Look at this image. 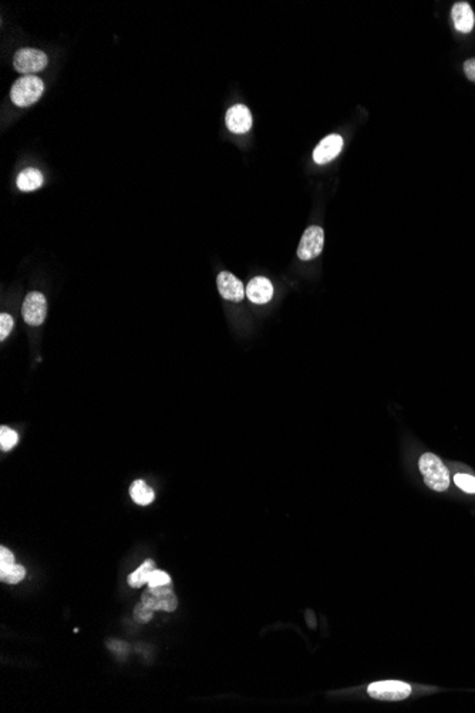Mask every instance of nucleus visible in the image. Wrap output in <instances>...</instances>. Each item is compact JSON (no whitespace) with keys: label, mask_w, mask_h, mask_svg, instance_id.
I'll use <instances>...</instances> for the list:
<instances>
[{"label":"nucleus","mask_w":475,"mask_h":713,"mask_svg":"<svg viewBox=\"0 0 475 713\" xmlns=\"http://www.w3.org/2000/svg\"><path fill=\"white\" fill-rule=\"evenodd\" d=\"M454 483L465 493L475 494V477L469 474H457L454 477Z\"/></svg>","instance_id":"a211bd4d"},{"label":"nucleus","mask_w":475,"mask_h":713,"mask_svg":"<svg viewBox=\"0 0 475 713\" xmlns=\"http://www.w3.org/2000/svg\"><path fill=\"white\" fill-rule=\"evenodd\" d=\"M167 584H171V577L165 571H161V569H154L147 585L149 587H161V585H167Z\"/></svg>","instance_id":"aec40b11"},{"label":"nucleus","mask_w":475,"mask_h":713,"mask_svg":"<svg viewBox=\"0 0 475 713\" xmlns=\"http://www.w3.org/2000/svg\"><path fill=\"white\" fill-rule=\"evenodd\" d=\"M247 297L254 304H268L273 298V287L268 278L258 276L251 279L247 288Z\"/></svg>","instance_id":"9b49d317"},{"label":"nucleus","mask_w":475,"mask_h":713,"mask_svg":"<svg viewBox=\"0 0 475 713\" xmlns=\"http://www.w3.org/2000/svg\"><path fill=\"white\" fill-rule=\"evenodd\" d=\"M153 571H154V562L151 559H147L138 569H135L134 573H131L128 576V585L132 588H139L142 585H147Z\"/></svg>","instance_id":"2eb2a0df"},{"label":"nucleus","mask_w":475,"mask_h":713,"mask_svg":"<svg viewBox=\"0 0 475 713\" xmlns=\"http://www.w3.org/2000/svg\"><path fill=\"white\" fill-rule=\"evenodd\" d=\"M18 442L19 435L13 429H9L8 426L0 427V447H2L4 451L12 450L18 444Z\"/></svg>","instance_id":"dca6fc26"},{"label":"nucleus","mask_w":475,"mask_h":713,"mask_svg":"<svg viewBox=\"0 0 475 713\" xmlns=\"http://www.w3.org/2000/svg\"><path fill=\"white\" fill-rule=\"evenodd\" d=\"M153 615H154V611H151L144 602H139L135 608H134V618L141 623V624H146V623H150L153 620Z\"/></svg>","instance_id":"6ab92c4d"},{"label":"nucleus","mask_w":475,"mask_h":713,"mask_svg":"<svg viewBox=\"0 0 475 713\" xmlns=\"http://www.w3.org/2000/svg\"><path fill=\"white\" fill-rule=\"evenodd\" d=\"M130 496L139 505H149L156 498L154 490L146 482H142V480H137V482H134L131 484Z\"/></svg>","instance_id":"4468645a"},{"label":"nucleus","mask_w":475,"mask_h":713,"mask_svg":"<svg viewBox=\"0 0 475 713\" xmlns=\"http://www.w3.org/2000/svg\"><path fill=\"white\" fill-rule=\"evenodd\" d=\"M44 91V83L33 74L18 79L11 90V99L19 107H27L36 103Z\"/></svg>","instance_id":"f03ea898"},{"label":"nucleus","mask_w":475,"mask_h":713,"mask_svg":"<svg viewBox=\"0 0 475 713\" xmlns=\"http://www.w3.org/2000/svg\"><path fill=\"white\" fill-rule=\"evenodd\" d=\"M226 125L235 134L248 133L252 127V114L247 106L236 104L226 113Z\"/></svg>","instance_id":"9d476101"},{"label":"nucleus","mask_w":475,"mask_h":713,"mask_svg":"<svg viewBox=\"0 0 475 713\" xmlns=\"http://www.w3.org/2000/svg\"><path fill=\"white\" fill-rule=\"evenodd\" d=\"M49 59H47L46 53L37 49H20L16 52L13 57V66L19 73H37L46 69Z\"/></svg>","instance_id":"423d86ee"},{"label":"nucleus","mask_w":475,"mask_h":713,"mask_svg":"<svg viewBox=\"0 0 475 713\" xmlns=\"http://www.w3.org/2000/svg\"><path fill=\"white\" fill-rule=\"evenodd\" d=\"M343 149V138L339 134H330L324 137L313 150V160L316 164H327L333 161Z\"/></svg>","instance_id":"1a4fd4ad"},{"label":"nucleus","mask_w":475,"mask_h":713,"mask_svg":"<svg viewBox=\"0 0 475 713\" xmlns=\"http://www.w3.org/2000/svg\"><path fill=\"white\" fill-rule=\"evenodd\" d=\"M451 18L458 32L469 33L475 23V16L467 2H457L451 9Z\"/></svg>","instance_id":"f8f14e48"},{"label":"nucleus","mask_w":475,"mask_h":713,"mask_svg":"<svg viewBox=\"0 0 475 713\" xmlns=\"http://www.w3.org/2000/svg\"><path fill=\"white\" fill-rule=\"evenodd\" d=\"M216 283H218V291H219L221 297L226 301L241 302L247 295V290L244 287V283L235 275H232L230 272H225V271L221 272L216 278Z\"/></svg>","instance_id":"6e6552de"},{"label":"nucleus","mask_w":475,"mask_h":713,"mask_svg":"<svg viewBox=\"0 0 475 713\" xmlns=\"http://www.w3.org/2000/svg\"><path fill=\"white\" fill-rule=\"evenodd\" d=\"M25 577H26V569L22 565H19V564H13L11 568L6 569L5 573L0 574V580L6 581L9 584H18Z\"/></svg>","instance_id":"f3484780"},{"label":"nucleus","mask_w":475,"mask_h":713,"mask_svg":"<svg viewBox=\"0 0 475 713\" xmlns=\"http://www.w3.org/2000/svg\"><path fill=\"white\" fill-rule=\"evenodd\" d=\"M141 602H144L154 612L156 611L172 612L178 606V599L171 584L161 587H149L146 592L142 594Z\"/></svg>","instance_id":"7ed1b4c3"},{"label":"nucleus","mask_w":475,"mask_h":713,"mask_svg":"<svg viewBox=\"0 0 475 713\" xmlns=\"http://www.w3.org/2000/svg\"><path fill=\"white\" fill-rule=\"evenodd\" d=\"M43 184V174L37 168H26L18 177V186L20 191L30 193L40 188Z\"/></svg>","instance_id":"ddd939ff"},{"label":"nucleus","mask_w":475,"mask_h":713,"mask_svg":"<svg viewBox=\"0 0 475 713\" xmlns=\"http://www.w3.org/2000/svg\"><path fill=\"white\" fill-rule=\"evenodd\" d=\"M367 692L377 700H403L410 696L411 686L400 681H383L371 684Z\"/></svg>","instance_id":"20e7f679"},{"label":"nucleus","mask_w":475,"mask_h":713,"mask_svg":"<svg viewBox=\"0 0 475 713\" xmlns=\"http://www.w3.org/2000/svg\"><path fill=\"white\" fill-rule=\"evenodd\" d=\"M424 483L434 491H446L450 486V473L440 457L433 453H424L418 461Z\"/></svg>","instance_id":"f257e3e1"},{"label":"nucleus","mask_w":475,"mask_h":713,"mask_svg":"<svg viewBox=\"0 0 475 713\" xmlns=\"http://www.w3.org/2000/svg\"><path fill=\"white\" fill-rule=\"evenodd\" d=\"M464 73L471 81L475 83V59H468L464 63Z\"/></svg>","instance_id":"5701e85b"},{"label":"nucleus","mask_w":475,"mask_h":713,"mask_svg":"<svg viewBox=\"0 0 475 713\" xmlns=\"http://www.w3.org/2000/svg\"><path fill=\"white\" fill-rule=\"evenodd\" d=\"M323 245H324L323 229L317 225L309 226L303 232L302 240L299 243V248H298L299 259L312 261V259L317 258L323 251Z\"/></svg>","instance_id":"39448f33"},{"label":"nucleus","mask_w":475,"mask_h":713,"mask_svg":"<svg viewBox=\"0 0 475 713\" xmlns=\"http://www.w3.org/2000/svg\"><path fill=\"white\" fill-rule=\"evenodd\" d=\"M15 562V555L12 551H9L6 547L0 548V574L5 573L8 568H11Z\"/></svg>","instance_id":"4be33fe9"},{"label":"nucleus","mask_w":475,"mask_h":713,"mask_svg":"<svg viewBox=\"0 0 475 713\" xmlns=\"http://www.w3.org/2000/svg\"><path fill=\"white\" fill-rule=\"evenodd\" d=\"M22 315L26 320V323L37 326L41 325L47 315V302L43 294L40 292H30L22 306Z\"/></svg>","instance_id":"0eeeda50"},{"label":"nucleus","mask_w":475,"mask_h":713,"mask_svg":"<svg viewBox=\"0 0 475 713\" xmlns=\"http://www.w3.org/2000/svg\"><path fill=\"white\" fill-rule=\"evenodd\" d=\"M13 329V318L9 313L0 315V341H5Z\"/></svg>","instance_id":"412c9836"}]
</instances>
